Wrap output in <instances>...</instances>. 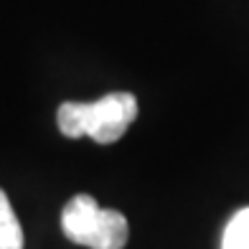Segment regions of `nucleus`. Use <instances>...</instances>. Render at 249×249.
<instances>
[{
    "mask_svg": "<svg viewBox=\"0 0 249 249\" xmlns=\"http://www.w3.org/2000/svg\"><path fill=\"white\" fill-rule=\"evenodd\" d=\"M0 249H23V229L3 188H0Z\"/></svg>",
    "mask_w": 249,
    "mask_h": 249,
    "instance_id": "7ed1b4c3",
    "label": "nucleus"
},
{
    "mask_svg": "<svg viewBox=\"0 0 249 249\" xmlns=\"http://www.w3.org/2000/svg\"><path fill=\"white\" fill-rule=\"evenodd\" d=\"M66 239L89 249H122L127 244V219L115 209H102L94 196L79 194L61 211Z\"/></svg>",
    "mask_w": 249,
    "mask_h": 249,
    "instance_id": "f03ea898",
    "label": "nucleus"
},
{
    "mask_svg": "<svg viewBox=\"0 0 249 249\" xmlns=\"http://www.w3.org/2000/svg\"><path fill=\"white\" fill-rule=\"evenodd\" d=\"M138 117V99L130 92H112L94 102H64L56 112L66 138H92L99 145L117 142Z\"/></svg>",
    "mask_w": 249,
    "mask_h": 249,
    "instance_id": "f257e3e1",
    "label": "nucleus"
},
{
    "mask_svg": "<svg viewBox=\"0 0 249 249\" xmlns=\"http://www.w3.org/2000/svg\"><path fill=\"white\" fill-rule=\"evenodd\" d=\"M221 249H249V206L229 219L221 236Z\"/></svg>",
    "mask_w": 249,
    "mask_h": 249,
    "instance_id": "20e7f679",
    "label": "nucleus"
}]
</instances>
